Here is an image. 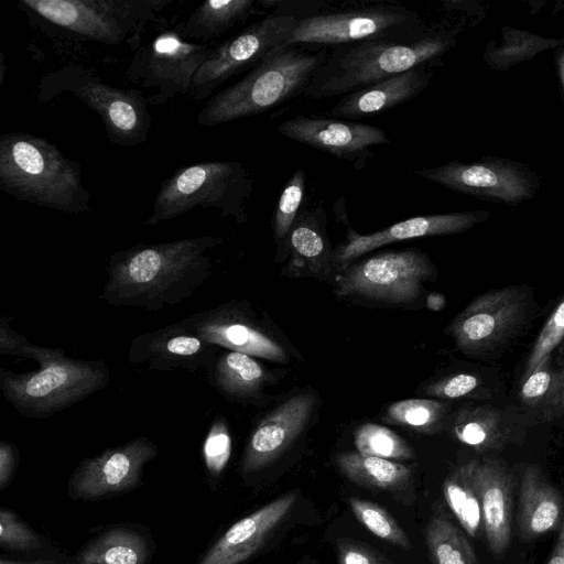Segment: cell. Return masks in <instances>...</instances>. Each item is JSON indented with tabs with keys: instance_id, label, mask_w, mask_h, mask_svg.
Listing matches in <instances>:
<instances>
[{
	"instance_id": "24",
	"label": "cell",
	"mask_w": 564,
	"mask_h": 564,
	"mask_svg": "<svg viewBox=\"0 0 564 564\" xmlns=\"http://www.w3.org/2000/svg\"><path fill=\"white\" fill-rule=\"evenodd\" d=\"M433 72L422 65L345 95L329 111L336 118L356 120L376 116L413 99L431 82Z\"/></svg>"
},
{
	"instance_id": "35",
	"label": "cell",
	"mask_w": 564,
	"mask_h": 564,
	"mask_svg": "<svg viewBox=\"0 0 564 564\" xmlns=\"http://www.w3.org/2000/svg\"><path fill=\"white\" fill-rule=\"evenodd\" d=\"M305 197V173L299 169L285 183L276 202L273 217V240L275 246V261L288 259V239L290 231L301 213Z\"/></svg>"
},
{
	"instance_id": "28",
	"label": "cell",
	"mask_w": 564,
	"mask_h": 564,
	"mask_svg": "<svg viewBox=\"0 0 564 564\" xmlns=\"http://www.w3.org/2000/svg\"><path fill=\"white\" fill-rule=\"evenodd\" d=\"M153 543L132 527H116L86 543L75 555L76 564H148Z\"/></svg>"
},
{
	"instance_id": "27",
	"label": "cell",
	"mask_w": 564,
	"mask_h": 564,
	"mask_svg": "<svg viewBox=\"0 0 564 564\" xmlns=\"http://www.w3.org/2000/svg\"><path fill=\"white\" fill-rule=\"evenodd\" d=\"M335 463L348 480L360 487L395 496L410 492L413 487L412 468L391 459L344 452L335 456Z\"/></svg>"
},
{
	"instance_id": "47",
	"label": "cell",
	"mask_w": 564,
	"mask_h": 564,
	"mask_svg": "<svg viewBox=\"0 0 564 564\" xmlns=\"http://www.w3.org/2000/svg\"><path fill=\"white\" fill-rule=\"evenodd\" d=\"M0 564H69L55 557L36 558L32 561L10 560L2 557Z\"/></svg>"
},
{
	"instance_id": "9",
	"label": "cell",
	"mask_w": 564,
	"mask_h": 564,
	"mask_svg": "<svg viewBox=\"0 0 564 564\" xmlns=\"http://www.w3.org/2000/svg\"><path fill=\"white\" fill-rule=\"evenodd\" d=\"M436 268L419 249L388 250L356 260L339 271L333 286L338 299L410 306L423 294V284L436 279Z\"/></svg>"
},
{
	"instance_id": "29",
	"label": "cell",
	"mask_w": 564,
	"mask_h": 564,
	"mask_svg": "<svg viewBox=\"0 0 564 564\" xmlns=\"http://www.w3.org/2000/svg\"><path fill=\"white\" fill-rule=\"evenodd\" d=\"M452 433L477 452L502 449L514 438L502 414L488 405L462 408L452 422Z\"/></svg>"
},
{
	"instance_id": "42",
	"label": "cell",
	"mask_w": 564,
	"mask_h": 564,
	"mask_svg": "<svg viewBox=\"0 0 564 564\" xmlns=\"http://www.w3.org/2000/svg\"><path fill=\"white\" fill-rule=\"evenodd\" d=\"M564 338V297L542 327L529 354L524 376L531 373Z\"/></svg>"
},
{
	"instance_id": "26",
	"label": "cell",
	"mask_w": 564,
	"mask_h": 564,
	"mask_svg": "<svg viewBox=\"0 0 564 564\" xmlns=\"http://www.w3.org/2000/svg\"><path fill=\"white\" fill-rule=\"evenodd\" d=\"M206 373L209 384L225 399L246 404H258L271 381L254 357L228 349L217 355Z\"/></svg>"
},
{
	"instance_id": "33",
	"label": "cell",
	"mask_w": 564,
	"mask_h": 564,
	"mask_svg": "<svg viewBox=\"0 0 564 564\" xmlns=\"http://www.w3.org/2000/svg\"><path fill=\"white\" fill-rule=\"evenodd\" d=\"M449 411L451 404L437 399H404L391 403L382 420L419 433L435 434Z\"/></svg>"
},
{
	"instance_id": "8",
	"label": "cell",
	"mask_w": 564,
	"mask_h": 564,
	"mask_svg": "<svg viewBox=\"0 0 564 564\" xmlns=\"http://www.w3.org/2000/svg\"><path fill=\"white\" fill-rule=\"evenodd\" d=\"M65 93L74 95L100 116L113 144L131 147L147 140L151 116L148 100L140 91L115 87L77 65L64 66L41 78L37 91L41 101Z\"/></svg>"
},
{
	"instance_id": "1",
	"label": "cell",
	"mask_w": 564,
	"mask_h": 564,
	"mask_svg": "<svg viewBox=\"0 0 564 564\" xmlns=\"http://www.w3.org/2000/svg\"><path fill=\"white\" fill-rule=\"evenodd\" d=\"M221 243L220 237L204 236L119 250L108 259V280L99 300L150 312L177 305L210 276L209 252Z\"/></svg>"
},
{
	"instance_id": "30",
	"label": "cell",
	"mask_w": 564,
	"mask_h": 564,
	"mask_svg": "<svg viewBox=\"0 0 564 564\" xmlns=\"http://www.w3.org/2000/svg\"><path fill=\"white\" fill-rule=\"evenodd\" d=\"M256 0H207L181 25L183 37L212 40L257 12Z\"/></svg>"
},
{
	"instance_id": "4",
	"label": "cell",
	"mask_w": 564,
	"mask_h": 564,
	"mask_svg": "<svg viewBox=\"0 0 564 564\" xmlns=\"http://www.w3.org/2000/svg\"><path fill=\"white\" fill-rule=\"evenodd\" d=\"M327 53L307 52L296 45L268 54L241 80L210 97L197 116L212 127L254 116L304 95Z\"/></svg>"
},
{
	"instance_id": "41",
	"label": "cell",
	"mask_w": 564,
	"mask_h": 564,
	"mask_svg": "<svg viewBox=\"0 0 564 564\" xmlns=\"http://www.w3.org/2000/svg\"><path fill=\"white\" fill-rule=\"evenodd\" d=\"M13 317H0V356H14L33 359L39 366L51 361L59 348H48L31 344L23 335L11 328Z\"/></svg>"
},
{
	"instance_id": "44",
	"label": "cell",
	"mask_w": 564,
	"mask_h": 564,
	"mask_svg": "<svg viewBox=\"0 0 564 564\" xmlns=\"http://www.w3.org/2000/svg\"><path fill=\"white\" fill-rule=\"evenodd\" d=\"M338 564H392L370 545L345 541L338 546Z\"/></svg>"
},
{
	"instance_id": "13",
	"label": "cell",
	"mask_w": 564,
	"mask_h": 564,
	"mask_svg": "<svg viewBox=\"0 0 564 564\" xmlns=\"http://www.w3.org/2000/svg\"><path fill=\"white\" fill-rule=\"evenodd\" d=\"M180 323L197 337L220 348L280 364L290 361L285 340L268 322L259 318L246 301H229L192 314Z\"/></svg>"
},
{
	"instance_id": "7",
	"label": "cell",
	"mask_w": 564,
	"mask_h": 564,
	"mask_svg": "<svg viewBox=\"0 0 564 564\" xmlns=\"http://www.w3.org/2000/svg\"><path fill=\"white\" fill-rule=\"evenodd\" d=\"M172 0H22L29 12L83 39L141 46L148 24Z\"/></svg>"
},
{
	"instance_id": "3",
	"label": "cell",
	"mask_w": 564,
	"mask_h": 564,
	"mask_svg": "<svg viewBox=\"0 0 564 564\" xmlns=\"http://www.w3.org/2000/svg\"><path fill=\"white\" fill-rule=\"evenodd\" d=\"M455 32H438L410 43L365 41L327 53L304 96L321 99L347 95L388 77L438 59L455 45Z\"/></svg>"
},
{
	"instance_id": "40",
	"label": "cell",
	"mask_w": 564,
	"mask_h": 564,
	"mask_svg": "<svg viewBox=\"0 0 564 564\" xmlns=\"http://www.w3.org/2000/svg\"><path fill=\"white\" fill-rule=\"evenodd\" d=\"M46 540L37 534L12 510L0 509V546L15 552L43 549Z\"/></svg>"
},
{
	"instance_id": "31",
	"label": "cell",
	"mask_w": 564,
	"mask_h": 564,
	"mask_svg": "<svg viewBox=\"0 0 564 564\" xmlns=\"http://www.w3.org/2000/svg\"><path fill=\"white\" fill-rule=\"evenodd\" d=\"M564 46V39L543 37L514 26L501 30L500 42L490 41L485 50V63L495 70L508 68L532 59L536 54Z\"/></svg>"
},
{
	"instance_id": "37",
	"label": "cell",
	"mask_w": 564,
	"mask_h": 564,
	"mask_svg": "<svg viewBox=\"0 0 564 564\" xmlns=\"http://www.w3.org/2000/svg\"><path fill=\"white\" fill-rule=\"evenodd\" d=\"M356 519L372 534L401 550L409 551L412 543L395 519L379 505L360 498H349Z\"/></svg>"
},
{
	"instance_id": "32",
	"label": "cell",
	"mask_w": 564,
	"mask_h": 564,
	"mask_svg": "<svg viewBox=\"0 0 564 564\" xmlns=\"http://www.w3.org/2000/svg\"><path fill=\"white\" fill-rule=\"evenodd\" d=\"M443 492L464 531L471 538H479L484 533V521L470 460L448 475L443 484Z\"/></svg>"
},
{
	"instance_id": "23",
	"label": "cell",
	"mask_w": 564,
	"mask_h": 564,
	"mask_svg": "<svg viewBox=\"0 0 564 564\" xmlns=\"http://www.w3.org/2000/svg\"><path fill=\"white\" fill-rule=\"evenodd\" d=\"M470 462L481 503L484 534L494 556L501 557L511 542L512 475L501 462L494 458Z\"/></svg>"
},
{
	"instance_id": "34",
	"label": "cell",
	"mask_w": 564,
	"mask_h": 564,
	"mask_svg": "<svg viewBox=\"0 0 564 564\" xmlns=\"http://www.w3.org/2000/svg\"><path fill=\"white\" fill-rule=\"evenodd\" d=\"M424 535L434 564H478L465 534L447 518H431Z\"/></svg>"
},
{
	"instance_id": "19",
	"label": "cell",
	"mask_w": 564,
	"mask_h": 564,
	"mask_svg": "<svg viewBox=\"0 0 564 564\" xmlns=\"http://www.w3.org/2000/svg\"><path fill=\"white\" fill-rule=\"evenodd\" d=\"M221 348L189 330L180 321L134 337L128 351L129 362L145 365L149 370L167 371L207 369Z\"/></svg>"
},
{
	"instance_id": "49",
	"label": "cell",
	"mask_w": 564,
	"mask_h": 564,
	"mask_svg": "<svg viewBox=\"0 0 564 564\" xmlns=\"http://www.w3.org/2000/svg\"><path fill=\"white\" fill-rule=\"evenodd\" d=\"M550 410L564 411V373L560 375L557 390Z\"/></svg>"
},
{
	"instance_id": "20",
	"label": "cell",
	"mask_w": 564,
	"mask_h": 564,
	"mask_svg": "<svg viewBox=\"0 0 564 564\" xmlns=\"http://www.w3.org/2000/svg\"><path fill=\"white\" fill-rule=\"evenodd\" d=\"M278 131L293 141L352 162L366 158L370 147L390 142L384 130L352 120L296 116L281 122Z\"/></svg>"
},
{
	"instance_id": "45",
	"label": "cell",
	"mask_w": 564,
	"mask_h": 564,
	"mask_svg": "<svg viewBox=\"0 0 564 564\" xmlns=\"http://www.w3.org/2000/svg\"><path fill=\"white\" fill-rule=\"evenodd\" d=\"M19 462L18 447L10 442H0V490L8 487Z\"/></svg>"
},
{
	"instance_id": "46",
	"label": "cell",
	"mask_w": 564,
	"mask_h": 564,
	"mask_svg": "<svg viewBox=\"0 0 564 564\" xmlns=\"http://www.w3.org/2000/svg\"><path fill=\"white\" fill-rule=\"evenodd\" d=\"M546 564H564V517L558 529V534Z\"/></svg>"
},
{
	"instance_id": "2",
	"label": "cell",
	"mask_w": 564,
	"mask_h": 564,
	"mask_svg": "<svg viewBox=\"0 0 564 564\" xmlns=\"http://www.w3.org/2000/svg\"><path fill=\"white\" fill-rule=\"evenodd\" d=\"M0 187L19 200L66 214L91 209L80 165L46 139L25 132L0 138Z\"/></svg>"
},
{
	"instance_id": "14",
	"label": "cell",
	"mask_w": 564,
	"mask_h": 564,
	"mask_svg": "<svg viewBox=\"0 0 564 564\" xmlns=\"http://www.w3.org/2000/svg\"><path fill=\"white\" fill-rule=\"evenodd\" d=\"M299 20L291 13L274 12L212 48L193 79L189 96L202 101L231 76L254 67L286 42Z\"/></svg>"
},
{
	"instance_id": "39",
	"label": "cell",
	"mask_w": 564,
	"mask_h": 564,
	"mask_svg": "<svg viewBox=\"0 0 564 564\" xmlns=\"http://www.w3.org/2000/svg\"><path fill=\"white\" fill-rule=\"evenodd\" d=\"M231 455V435L227 420L216 415L203 444V457L209 478L217 479L225 470Z\"/></svg>"
},
{
	"instance_id": "12",
	"label": "cell",
	"mask_w": 564,
	"mask_h": 564,
	"mask_svg": "<svg viewBox=\"0 0 564 564\" xmlns=\"http://www.w3.org/2000/svg\"><path fill=\"white\" fill-rule=\"evenodd\" d=\"M210 50L206 44L184 41L178 25L141 45L124 77L145 89L154 88L147 100L160 106L177 95L191 94L193 79Z\"/></svg>"
},
{
	"instance_id": "16",
	"label": "cell",
	"mask_w": 564,
	"mask_h": 564,
	"mask_svg": "<svg viewBox=\"0 0 564 564\" xmlns=\"http://www.w3.org/2000/svg\"><path fill=\"white\" fill-rule=\"evenodd\" d=\"M159 454L158 446L147 436L104 451L83 459L68 481V495L74 499L96 500L115 496L138 486L147 463Z\"/></svg>"
},
{
	"instance_id": "36",
	"label": "cell",
	"mask_w": 564,
	"mask_h": 564,
	"mask_svg": "<svg viewBox=\"0 0 564 564\" xmlns=\"http://www.w3.org/2000/svg\"><path fill=\"white\" fill-rule=\"evenodd\" d=\"M355 446L360 454L391 460H409L415 457L413 448L401 436L375 423L358 426L355 432Z\"/></svg>"
},
{
	"instance_id": "51",
	"label": "cell",
	"mask_w": 564,
	"mask_h": 564,
	"mask_svg": "<svg viewBox=\"0 0 564 564\" xmlns=\"http://www.w3.org/2000/svg\"><path fill=\"white\" fill-rule=\"evenodd\" d=\"M554 10L556 12H564V0L557 1L555 3Z\"/></svg>"
},
{
	"instance_id": "5",
	"label": "cell",
	"mask_w": 564,
	"mask_h": 564,
	"mask_svg": "<svg viewBox=\"0 0 564 564\" xmlns=\"http://www.w3.org/2000/svg\"><path fill=\"white\" fill-rule=\"evenodd\" d=\"M110 371L102 360H77L59 352L37 370L0 369V390L24 417L47 419L106 388Z\"/></svg>"
},
{
	"instance_id": "38",
	"label": "cell",
	"mask_w": 564,
	"mask_h": 564,
	"mask_svg": "<svg viewBox=\"0 0 564 564\" xmlns=\"http://www.w3.org/2000/svg\"><path fill=\"white\" fill-rule=\"evenodd\" d=\"M560 375L552 369L551 357L545 358L531 373L524 376L519 390L521 401L530 406H545L550 410Z\"/></svg>"
},
{
	"instance_id": "18",
	"label": "cell",
	"mask_w": 564,
	"mask_h": 564,
	"mask_svg": "<svg viewBox=\"0 0 564 564\" xmlns=\"http://www.w3.org/2000/svg\"><path fill=\"white\" fill-rule=\"evenodd\" d=\"M316 398L312 392L293 394L254 426L240 460L241 475L259 471L278 457L302 434L313 414Z\"/></svg>"
},
{
	"instance_id": "10",
	"label": "cell",
	"mask_w": 564,
	"mask_h": 564,
	"mask_svg": "<svg viewBox=\"0 0 564 564\" xmlns=\"http://www.w3.org/2000/svg\"><path fill=\"white\" fill-rule=\"evenodd\" d=\"M425 35L423 20L416 12L403 7L381 6L300 19L281 47L297 44L337 46L365 41L410 43Z\"/></svg>"
},
{
	"instance_id": "25",
	"label": "cell",
	"mask_w": 564,
	"mask_h": 564,
	"mask_svg": "<svg viewBox=\"0 0 564 564\" xmlns=\"http://www.w3.org/2000/svg\"><path fill=\"white\" fill-rule=\"evenodd\" d=\"M563 517V495L547 481L539 466L525 465L520 475L517 514L521 538L531 541L558 530Z\"/></svg>"
},
{
	"instance_id": "6",
	"label": "cell",
	"mask_w": 564,
	"mask_h": 564,
	"mask_svg": "<svg viewBox=\"0 0 564 564\" xmlns=\"http://www.w3.org/2000/svg\"><path fill=\"white\" fill-rule=\"evenodd\" d=\"M252 178L237 161H213L183 166L161 183L152 215L143 225L171 220L196 207H213L238 224L247 221Z\"/></svg>"
},
{
	"instance_id": "22",
	"label": "cell",
	"mask_w": 564,
	"mask_h": 564,
	"mask_svg": "<svg viewBox=\"0 0 564 564\" xmlns=\"http://www.w3.org/2000/svg\"><path fill=\"white\" fill-rule=\"evenodd\" d=\"M296 497L285 494L234 523L197 564H241L250 558L290 513Z\"/></svg>"
},
{
	"instance_id": "11",
	"label": "cell",
	"mask_w": 564,
	"mask_h": 564,
	"mask_svg": "<svg viewBox=\"0 0 564 564\" xmlns=\"http://www.w3.org/2000/svg\"><path fill=\"white\" fill-rule=\"evenodd\" d=\"M532 313L531 295L516 286L476 297L449 324L455 347L473 357L490 356L513 339Z\"/></svg>"
},
{
	"instance_id": "50",
	"label": "cell",
	"mask_w": 564,
	"mask_h": 564,
	"mask_svg": "<svg viewBox=\"0 0 564 564\" xmlns=\"http://www.w3.org/2000/svg\"><path fill=\"white\" fill-rule=\"evenodd\" d=\"M555 65L558 80L564 93V46H561L555 51Z\"/></svg>"
},
{
	"instance_id": "48",
	"label": "cell",
	"mask_w": 564,
	"mask_h": 564,
	"mask_svg": "<svg viewBox=\"0 0 564 564\" xmlns=\"http://www.w3.org/2000/svg\"><path fill=\"white\" fill-rule=\"evenodd\" d=\"M425 304L431 311L437 312L446 305L445 296L438 292H432L426 296Z\"/></svg>"
},
{
	"instance_id": "17",
	"label": "cell",
	"mask_w": 564,
	"mask_h": 564,
	"mask_svg": "<svg viewBox=\"0 0 564 564\" xmlns=\"http://www.w3.org/2000/svg\"><path fill=\"white\" fill-rule=\"evenodd\" d=\"M489 217L488 210L416 216L367 235H361L349 227L346 239L334 249L335 264L338 271H341L361 256L382 246L414 238L459 234Z\"/></svg>"
},
{
	"instance_id": "43",
	"label": "cell",
	"mask_w": 564,
	"mask_h": 564,
	"mask_svg": "<svg viewBox=\"0 0 564 564\" xmlns=\"http://www.w3.org/2000/svg\"><path fill=\"white\" fill-rule=\"evenodd\" d=\"M480 386L477 376L459 372L432 381L423 388V393L437 400H456L471 397Z\"/></svg>"
},
{
	"instance_id": "15",
	"label": "cell",
	"mask_w": 564,
	"mask_h": 564,
	"mask_svg": "<svg viewBox=\"0 0 564 564\" xmlns=\"http://www.w3.org/2000/svg\"><path fill=\"white\" fill-rule=\"evenodd\" d=\"M414 173L446 188L506 205L532 198L540 185L532 170L501 158H482L473 163L453 160Z\"/></svg>"
},
{
	"instance_id": "21",
	"label": "cell",
	"mask_w": 564,
	"mask_h": 564,
	"mask_svg": "<svg viewBox=\"0 0 564 564\" xmlns=\"http://www.w3.org/2000/svg\"><path fill=\"white\" fill-rule=\"evenodd\" d=\"M327 216L322 206L303 208L288 239V262L281 275L288 278H315L334 283L339 271L334 260V249L326 232Z\"/></svg>"
}]
</instances>
